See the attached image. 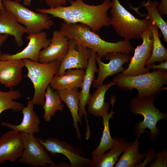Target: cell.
<instances>
[{
  "instance_id": "obj_14",
  "label": "cell",
  "mask_w": 167,
  "mask_h": 167,
  "mask_svg": "<svg viewBox=\"0 0 167 167\" xmlns=\"http://www.w3.org/2000/svg\"><path fill=\"white\" fill-rule=\"evenodd\" d=\"M24 141L19 132L12 130L0 138V164L14 162L21 157L24 149Z\"/></svg>"
},
{
  "instance_id": "obj_15",
  "label": "cell",
  "mask_w": 167,
  "mask_h": 167,
  "mask_svg": "<svg viewBox=\"0 0 167 167\" xmlns=\"http://www.w3.org/2000/svg\"><path fill=\"white\" fill-rule=\"evenodd\" d=\"M96 53L91 50L90 57L88 62V65L86 70L85 74L81 86V90L79 92L80 101L79 105V115L80 118L85 116L86 121L87 131L85 133L87 139H89L91 133L87 118V113L85 107L87 105L90 95V89L94 80L95 74L98 72L96 65Z\"/></svg>"
},
{
  "instance_id": "obj_18",
  "label": "cell",
  "mask_w": 167,
  "mask_h": 167,
  "mask_svg": "<svg viewBox=\"0 0 167 167\" xmlns=\"http://www.w3.org/2000/svg\"><path fill=\"white\" fill-rule=\"evenodd\" d=\"M22 59H12L1 61L0 66V83L8 88L18 85L22 79Z\"/></svg>"
},
{
  "instance_id": "obj_39",
  "label": "cell",
  "mask_w": 167,
  "mask_h": 167,
  "mask_svg": "<svg viewBox=\"0 0 167 167\" xmlns=\"http://www.w3.org/2000/svg\"><path fill=\"white\" fill-rule=\"evenodd\" d=\"M1 61H2L1 60V59H0V65H1Z\"/></svg>"
},
{
  "instance_id": "obj_17",
  "label": "cell",
  "mask_w": 167,
  "mask_h": 167,
  "mask_svg": "<svg viewBox=\"0 0 167 167\" xmlns=\"http://www.w3.org/2000/svg\"><path fill=\"white\" fill-rule=\"evenodd\" d=\"M28 102L26 107L24 106L21 111L23 118L21 122L19 125H15L3 121L2 125L19 132H22L27 134L34 135L40 131V121L34 110V104L28 97Z\"/></svg>"
},
{
  "instance_id": "obj_32",
  "label": "cell",
  "mask_w": 167,
  "mask_h": 167,
  "mask_svg": "<svg viewBox=\"0 0 167 167\" xmlns=\"http://www.w3.org/2000/svg\"><path fill=\"white\" fill-rule=\"evenodd\" d=\"M46 4L49 8H54L59 6H65L67 0H45Z\"/></svg>"
},
{
  "instance_id": "obj_20",
  "label": "cell",
  "mask_w": 167,
  "mask_h": 167,
  "mask_svg": "<svg viewBox=\"0 0 167 167\" xmlns=\"http://www.w3.org/2000/svg\"><path fill=\"white\" fill-rule=\"evenodd\" d=\"M26 32V28L12 13L5 9L0 10V34L13 36L16 44L20 47L24 44L23 36Z\"/></svg>"
},
{
  "instance_id": "obj_36",
  "label": "cell",
  "mask_w": 167,
  "mask_h": 167,
  "mask_svg": "<svg viewBox=\"0 0 167 167\" xmlns=\"http://www.w3.org/2000/svg\"><path fill=\"white\" fill-rule=\"evenodd\" d=\"M32 0H23V4L25 6H31V2Z\"/></svg>"
},
{
  "instance_id": "obj_30",
  "label": "cell",
  "mask_w": 167,
  "mask_h": 167,
  "mask_svg": "<svg viewBox=\"0 0 167 167\" xmlns=\"http://www.w3.org/2000/svg\"><path fill=\"white\" fill-rule=\"evenodd\" d=\"M167 148L156 152L155 160L149 165V167H166L167 165Z\"/></svg>"
},
{
  "instance_id": "obj_37",
  "label": "cell",
  "mask_w": 167,
  "mask_h": 167,
  "mask_svg": "<svg viewBox=\"0 0 167 167\" xmlns=\"http://www.w3.org/2000/svg\"><path fill=\"white\" fill-rule=\"evenodd\" d=\"M2 0H0V10H3L5 9L3 5Z\"/></svg>"
},
{
  "instance_id": "obj_8",
  "label": "cell",
  "mask_w": 167,
  "mask_h": 167,
  "mask_svg": "<svg viewBox=\"0 0 167 167\" xmlns=\"http://www.w3.org/2000/svg\"><path fill=\"white\" fill-rule=\"evenodd\" d=\"M24 142V149L18 162L32 167H58L51 159L49 152L37 140L34 135L19 132Z\"/></svg>"
},
{
  "instance_id": "obj_4",
  "label": "cell",
  "mask_w": 167,
  "mask_h": 167,
  "mask_svg": "<svg viewBox=\"0 0 167 167\" xmlns=\"http://www.w3.org/2000/svg\"><path fill=\"white\" fill-rule=\"evenodd\" d=\"M113 80L118 88L129 91L136 89L138 98L157 95L167 89L163 86L167 84V70L158 69L151 72L132 76H124L120 73Z\"/></svg>"
},
{
  "instance_id": "obj_5",
  "label": "cell",
  "mask_w": 167,
  "mask_h": 167,
  "mask_svg": "<svg viewBox=\"0 0 167 167\" xmlns=\"http://www.w3.org/2000/svg\"><path fill=\"white\" fill-rule=\"evenodd\" d=\"M112 3L110 23L115 31L127 41L142 38L151 21L146 17L142 19L136 18L121 5L118 0H113Z\"/></svg>"
},
{
  "instance_id": "obj_38",
  "label": "cell",
  "mask_w": 167,
  "mask_h": 167,
  "mask_svg": "<svg viewBox=\"0 0 167 167\" xmlns=\"http://www.w3.org/2000/svg\"><path fill=\"white\" fill-rule=\"evenodd\" d=\"M15 0V1H17V2H20V1H23V0Z\"/></svg>"
},
{
  "instance_id": "obj_24",
  "label": "cell",
  "mask_w": 167,
  "mask_h": 167,
  "mask_svg": "<svg viewBox=\"0 0 167 167\" xmlns=\"http://www.w3.org/2000/svg\"><path fill=\"white\" fill-rule=\"evenodd\" d=\"M110 99L111 104V111L109 113L108 112L105 113L102 117L104 126L102 135L99 145L92 152V158L97 157L104 153L111 148L113 144L114 140L110 135L109 121L110 118L113 117V114L114 113L113 108L116 102V97L111 96Z\"/></svg>"
},
{
  "instance_id": "obj_19",
  "label": "cell",
  "mask_w": 167,
  "mask_h": 167,
  "mask_svg": "<svg viewBox=\"0 0 167 167\" xmlns=\"http://www.w3.org/2000/svg\"><path fill=\"white\" fill-rule=\"evenodd\" d=\"M114 141L110 151L90 160L91 167H113L117 161L119 156L124 150L132 143L123 138H113Z\"/></svg>"
},
{
  "instance_id": "obj_33",
  "label": "cell",
  "mask_w": 167,
  "mask_h": 167,
  "mask_svg": "<svg viewBox=\"0 0 167 167\" xmlns=\"http://www.w3.org/2000/svg\"><path fill=\"white\" fill-rule=\"evenodd\" d=\"M146 67L149 69H152L153 70L160 69L167 70V60L163 62H161L158 65H155L153 63L149 65L146 66Z\"/></svg>"
},
{
  "instance_id": "obj_16",
  "label": "cell",
  "mask_w": 167,
  "mask_h": 167,
  "mask_svg": "<svg viewBox=\"0 0 167 167\" xmlns=\"http://www.w3.org/2000/svg\"><path fill=\"white\" fill-rule=\"evenodd\" d=\"M69 43V38L60 30L54 31L49 45L39 53V62L48 63L55 61L61 62L68 51Z\"/></svg>"
},
{
  "instance_id": "obj_23",
  "label": "cell",
  "mask_w": 167,
  "mask_h": 167,
  "mask_svg": "<svg viewBox=\"0 0 167 167\" xmlns=\"http://www.w3.org/2000/svg\"><path fill=\"white\" fill-rule=\"evenodd\" d=\"M78 88H75L71 89H63L58 91L61 100L65 103L70 111L73 120V126L75 129L77 137L81 142V135L78 124L81 125L82 120L78 113L80 93Z\"/></svg>"
},
{
  "instance_id": "obj_2",
  "label": "cell",
  "mask_w": 167,
  "mask_h": 167,
  "mask_svg": "<svg viewBox=\"0 0 167 167\" xmlns=\"http://www.w3.org/2000/svg\"><path fill=\"white\" fill-rule=\"evenodd\" d=\"M60 30L69 38L73 39L96 53V57L105 58L109 53L120 52L130 54L134 49L130 41L122 40L116 42H109L102 39L87 25L80 23L61 24Z\"/></svg>"
},
{
  "instance_id": "obj_22",
  "label": "cell",
  "mask_w": 167,
  "mask_h": 167,
  "mask_svg": "<svg viewBox=\"0 0 167 167\" xmlns=\"http://www.w3.org/2000/svg\"><path fill=\"white\" fill-rule=\"evenodd\" d=\"M114 81L97 87L92 95H90L88 103V112L96 117H102L108 112L110 106L109 103L105 102V95L111 87L116 85Z\"/></svg>"
},
{
  "instance_id": "obj_26",
  "label": "cell",
  "mask_w": 167,
  "mask_h": 167,
  "mask_svg": "<svg viewBox=\"0 0 167 167\" xmlns=\"http://www.w3.org/2000/svg\"><path fill=\"white\" fill-rule=\"evenodd\" d=\"M53 90L49 85L44 95L45 101L42 106L44 110L43 118L46 122H49L51 117L55 114L57 111H62L64 108L58 91L55 90L54 91Z\"/></svg>"
},
{
  "instance_id": "obj_10",
  "label": "cell",
  "mask_w": 167,
  "mask_h": 167,
  "mask_svg": "<svg viewBox=\"0 0 167 167\" xmlns=\"http://www.w3.org/2000/svg\"><path fill=\"white\" fill-rule=\"evenodd\" d=\"M142 39L143 43L134 49V54L131 57L128 67L121 73L123 75L136 76L149 72L150 70L145 67V64L151 55L153 40L149 27L144 30Z\"/></svg>"
},
{
  "instance_id": "obj_35",
  "label": "cell",
  "mask_w": 167,
  "mask_h": 167,
  "mask_svg": "<svg viewBox=\"0 0 167 167\" xmlns=\"http://www.w3.org/2000/svg\"><path fill=\"white\" fill-rule=\"evenodd\" d=\"M8 35L7 34H0V55L2 54L1 51V47L4 43L6 40Z\"/></svg>"
},
{
  "instance_id": "obj_27",
  "label": "cell",
  "mask_w": 167,
  "mask_h": 167,
  "mask_svg": "<svg viewBox=\"0 0 167 167\" xmlns=\"http://www.w3.org/2000/svg\"><path fill=\"white\" fill-rule=\"evenodd\" d=\"M148 27L153 37V46L151 55L146 62L145 66L156 62H162L167 60V50L162 45L160 39L158 27L151 21Z\"/></svg>"
},
{
  "instance_id": "obj_13",
  "label": "cell",
  "mask_w": 167,
  "mask_h": 167,
  "mask_svg": "<svg viewBox=\"0 0 167 167\" xmlns=\"http://www.w3.org/2000/svg\"><path fill=\"white\" fill-rule=\"evenodd\" d=\"M132 56L129 54L120 52H112L108 54L105 57L109 61L107 63L103 62L101 59L96 57L98 66V75L97 78L92 83L94 88H97L103 84L106 78L115 74L122 72L126 69L123 65L128 62Z\"/></svg>"
},
{
  "instance_id": "obj_29",
  "label": "cell",
  "mask_w": 167,
  "mask_h": 167,
  "mask_svg": "<svg viewBox=\"0 0 167 167\" xmlns=\"http://www.w3.org/2000/svg\"><path fill=\"white\" fill-rule=\"evenodd\" d=\"M143 6L148 11L146 17L154 23L161 31L165 42L167 43V23L162 18L157 10L159 3L156 1L143 2Z\"/></svg>"
},
{
  "instance_id": "obj_3",
  "label": "cell",
  "mask_w": 167,
  "mask_h": 167,
  "mask_svg": "<svg viewBox=\"0 0 167 167\" xmlns=\"http://www.w3.org/2000/svg\"><path fill=\"white\" fill-rule=\"evenodd\" d=\"M157 95L154 94L142 98L134 97L132 99L130 107V112L133 114H140L143 120L136 123L134 127L133 133L136 137H139L148 129V135L153 141L157 140L161 133L156 124L160 120L167 119V114L161 112L155 107L154 103Z\"/></svg>"
},
{
  "instance_id": "obj_9",
  "label": "cell",
  "mask_w": 167,
  "mask_h": 167,
  "mask_svg": "<svg viewBox=\"0 0 167 167\" xmlns=\"http://www.w3.org/2000/svg\"><path fill=\"white\" fill-rule=\"evenodd\" d=\"M36 138L53 156L57 153L66 156L70 162L68 167H91V159L82 156L84 152L79 147H74L71 143L53 137H49L46 139Z\"/></svg>"
},
{
  "instance_id": "obj_1",
  "label": "cell",
  "mask_w": 167,
  "mask_h": 167,
  "mask_svg": "<svg viewBox=\"0 0 167 167\" xmlns=\"http://www.w3.org/2000/svg\"><path fill=\"white\" fill-rule=\"evenodd\" d=\"M69 6H61L54 8H37L39 13L49 14L68 23H80L89 27L96 32L103 27H109L110 18L108 11L112 6L110 0H104L97 5H89L82 0H68Z\"/></svg>"
},
{
  "instance_id": "obj_6",
  "label": "cell",
  "mask_w": 167,
  "mask_h": 167,
  "mask_svg": "<svg viewBox=\"0 0 167 167\" xmlns=\"http://www.w3.org/2000/svg\"><path fill=\"white\" fill-rule=\"evenodd\" d=\"M22 60L28 71L25 76L30 79L34 89L31 101L34 105L42 106L45 103L44 95L47 88L58 70L61 62L41 63L26 58Z\"/></svg>"
},
{
  "instance_id": "obj_31",
  "label": "cell",
  "mask_w": 167,
  "mask_h": 167,
  "mask_svg": "<svg viewBox=\"0 0 167 167\" xmlns=\"http://www.w3.org/2000/svg\"><path fill=\"white\" fill-rule=\"evenodd\" d=\"M146 156L143 162L137 165L136 167H144L153 162L156 157V151L154 147L146 149L144 151Z\"/></svg>"
},
{
  "instance_id": "obj_25",
  "label": "cell",
  "mask_w": 167,
  "mask_h": 167,
  "mask_svg": "<svg viewBox=\"0 0 167 167\" xmlns=\"http://www.w3.org/2000/svg\"><path fill=\"white\" fill-rule=\"evenodd\" d=\"M139 139V137H136L131 145L124 150L114 167H136L137 165L142 162L146 154L139 152L141 143Z\"/></svg>"
},
{
  "instance_id": "obj_7",
  "label": "cell",
  "mask_w": 167,
  "mask_h": 167,
  "mask_svg": "<svg viewBox=\"0 0 167 167\" xmlns=\"http://www.w3.org/2000/svg\"><path fill=\"white\" fill-rule=\"evenodd\" d=\"M5 9L12 13L20 23L26 28L28 34H35L49 29L53 25V20L46 14L31 10L19 2L3 0Z\"/></svg>"
},
{
  "instance_id": "obj_11",
  "label": "cell",
  "mask_w": 167,
  "mask_h": 167,
  "mask_svg": "<svg viewBox=\"0 0 167 167\" xmlns=\"http://www.w3.org/2000/svg\"><path fill=\"white\" fill-rule=\"evenodd\" d=\"M69 39L68 51L61 61L58 70L55 75H62L68 69H81L86 70L87 67L91 49L77 42L74 39Z\"/></svg>"
},
{
  "instance_id": "obj_21",
  "label": "cell",
  "mask_w": 167,
  "mask_h": 167,
  "mask_svg": "<svg viewBox=\"0 0 167 167\" xmlns=\"http://www.w3.org/2000/svg\"><path fill=\"white\" fill-rule=\"evenodd\" d=\"M85 72L81 69L67 70L62 75H54L49 85L53 90H57L81 88Z\"/></svg>"
},
{
  "instance_id": "obj_12",
  "label": "cell",
  "mask_w": 167,
  "mask_h": 167,
  "mask_svg": "<svg viewBox=\"0 0 167 167\" xmlns=\"http://www.w3.org/2000/svg\"><path fill=\"white\" fill-rule=\"evenodd\" d=\"M26 38L29 41L27 46L20 52L13 54H2L0 59L2 61L12 59H28L39 62V55L41 49L48 47L50 40L47 38L46 33L43 31L35 34H28Z\"/></svg>"
},
{
  "instance_id": "obj_28",
  "label": "cell",
  "mask_w": 167,
  "mask_h": 167,
  "mask_svg": "<svg viewBox=\"0 0 167 167\" xmlns=\"http://www.w3.org/2000/svg\"><path fill=\"white\" fill-rule=\"evenodd\" d=\"M21 96L19 90H14L12 88L7 92L0 91V115L7 109H11L14 112L21 111L24 107L23 105L14 100H18Z\"/></svg>"
},
{
  "instance_id": "obj_34",
  "label": "cell",
  "mask_w": 167,
  "mask_h": 167,
  "mask_svg": "<svg viewBox=\"0 0 167 167\" xmlns=\"http://www.w3.org/2000/svg\"><path fill=\"white\" fill-rule=\"evenodd\" d=\"M157 10L161 15H167V0H161Z\"/></svg>"
}]
</instances>
